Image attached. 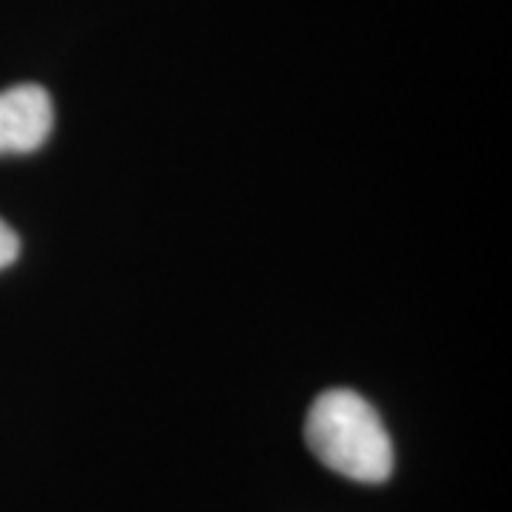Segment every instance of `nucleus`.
<instances>
[{"mask_svg":"<svg viewBox=\"0 0 512 512\" xmlns=\"http://www.w3.org/2000/svg\"><path fill=\"white\" fill-rule=\"evenodd\" d=\"M311 453L350 481L382 484L393 473V444L376 407L353 390L316 396L305 421Z\"/></svg>","mask_w":512,"mask_h":512,"instance_id":"1","label":"nucleus"},{"mask_svg":"<svg viewBox=\"0 0 512 512\" xmlns=\"http://www.w3.org/2000/svg\"><path fill=\"white\" fill-rule=\"evenodd\" d=\"M20 254V239L18 234L0 220V268H9Z\"/></svg>","mask_w":512,"mask_h":512,"instance_id":"3","label":"nucleus"},{"mask_svg":"<svg viewBox=\"0 0 512 512\" xmlns=\"http://www.w3.org/2000/svg\"><path fill=\"white\" fill-rule=\"evenodd\" d=\"M55 126L52 97L43 86L20 83L0 92V154H29L49 140Z\"/></svg>","mask_w":512,"mask_h":512,"instance_id":"2","label":"nucleus"}]
</instances>
